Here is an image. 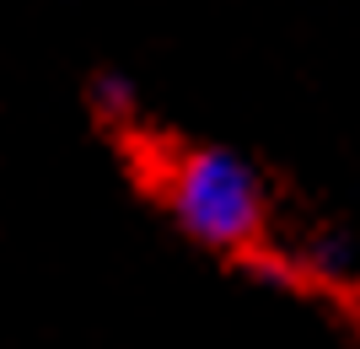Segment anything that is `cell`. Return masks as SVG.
Masks as SVG:
<instances>
[{"instance_id":"2","label":"cell","mask_w":360,"mask_h":349,"mask_svg":"<svg viewBox=\"0 0 360 349\" xmlns=\"http://www.w3.org/2000/svg\"><path fill=\"white\" fill-rule=\"evenodd\" d=\"M86 103L97 113V124H108V129H135L140 124V97L124 76H97L91 91H86Z\"/></svg>"},{"instance_id":"1","label":"cell","mask_w":360,"mask_h":349,"mask_svg":"<svg viewBox=\"0 0 360 349\" xmlns=\"http://www.w3.org/2000/svg\"><path fill=\"white\" fill-rule=\"evenodd\" d=\"M156 194H162L167 215L183 226V237H194L199 247L215 253H253L264 242V183L242 156L221 151V145H188V151H167L156 167Z\"/></svg>"}]
</instances>
